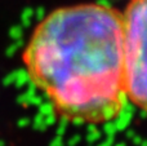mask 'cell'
Here are the masks:
<instances>
[{
	"label": "cell",
	"instance_id": "7a4b0ae2",
	"mask_svg": "<svg viewBox=\"0 0 147 146\" xmlns=\"http://www.w3.org/2000/svg\"><path fill=\"white\" fill-rule=\"evenodd\" d=\"M123 91L129 102L146 107V0H130L121 17Z\"/></svg>",
	"mask_w": 147,
	"mask_h": 146
},
{
	"label": "cell",
	"instance_id": "277c9868",
	"mask_svg": "<svg viewBox=\"0 0 147 146\" xmlns=\"http://www.w3.org/2000/svg\"><path fill=\"white\" fill-rule=\"evenodd\" d=\"M30 83L28 72L23 69L16 70V78H14V85L17 88H25Z\"/></svg>",
	"mask_w": 147,
	"mask_h": 146
},
{
	"label": "cell",
	"instance_id": "9a60e30c",
	"mask_svg": "<svg viewBox=\"0 0 147 146\" xmlns=\"http://www.w3.org/2000/svg\"><path fill=\"white\" fill-rule=\"evenodd\" d=\"M80 140H81L80 135H74V136H71L67 140V146H76L80 142Z\"/></svg>",
	"mask_w": 147,
	"mask_h": 146
},
{
	"label": "cell",
	"instance_id": "8fae6325",
	"mask_svg": "<svg viewBox=\"0 0 147 146\" xmlns=\"http://www.w3.org/2000/svg\"><path fill=\"white\" fill-rule=\"evenodd\" d=\"M9 36L13 39V40H20V39H23V30L21 26H14V27L10 28L9 31Z\"/></svg>",
	"mask_w": 147,
	"mask_h": 146
},
{
	"label": "cell",
	"instance_id": "9c48e42d",
	"mask_svg": "<svg viewBox=\"0 0 147 146\" xmlns=\"http://www.w3.org/2000/svg\"><path fill=\"white\" fill-rule=\"evenodd\" d=\"M21 47H23V39H20V40H16L14 43L12 44V45H9L7 48V51H5V53H7L8 57H13L16 54V52L18 51V49L21 48Z\"/></svg>",
	"mask_w": 147,
	"mask_h": 146
},
{
	"label": "cell",
	"instance_id": "6da1fadb",
	"mask_svg": "<svg viewBox=\"0 0 147 146\" xmlns=\"http://www.w3.org/2000/svg\"><path fill=\"white\" fill-rule=\"evenodd\" d=\"M121 16L111 7L61 8L36 28L25 52L28 78L69 122L114 120L123 91Z\"/></svg>",
	"mask_w": 147,
	"mask_h": 146
},
{
	"label": "cell",
	"instance_id": "ba28073f",
	"mask_svg": "<svg viewBox=\"0 0 147 146\" xmlns=\"http://www.w3.org/2000/svg\"><path fill=\"white\" fill-rule=\"evenodd\" d=\"M103 132H105V135H106V137H115L117 131L114 124V120H109L103 124Z\"/></svg>",
	"mask_w": 147,
	"mask_h": 146
},
{
	"label": "cell",
	"instance_id": "ffe728a7",
	"mask_svg": "<svg viewBox=\"0 0 147 146\" xmlns=\"http://www.w3.org/2000/svg\"><path fill=\"white\" fill-rule=\"evenodd\" d=\"M132 140H133V142H134L136 145H141V144H142V142H143L142 137H141V136H137V135H136V136L133 137Z\"/></svg>",
	"mask_w": 147,
	"mask_h": 146
},
{
	"label": "cell",
	"instance_id": "8992f818",
	"mask_svg": "<svg viewBox=\"0 0 147 146\" xmlns=\"http://www.w3.org/2000/svg\"><path fill=\"white\" fill-rule=\"evenodd\" d=\"M38 107H39V114H41L43 116H48V115H52V114H56V111H54V106L52 105V102L48 101V100L43 101Z\"/></svg>",
	"mask_w": 147,
	"mask_h": 146
},
{
	"label": "cell",
	"instance_id": "4fadbf2b",
	"mask_svg": "<svg viewBox=\"0 0 147 146\" xmlns=\"http://www.w3.org/2000/svg\"><path fill=\"white\" fill-rule=\"evenodd\" d=\"M14 78H16V70L12 72H9V74L7 75V76L3 79V84L5 85V87H9V85H13L14 84Z\"/></svg>",
	"mask_w": 147,
	"mask_h": 146
},
{
	"label": "cell",
	"instance_id": "d6986e66",
	"mask_svg": "<svg viewBox=\"0 0 147 146\" xmlns=\"http://www.w3.org/2000/svg\"><path fill=\"white\" fill-rule=\"evenodd\" d=\"M114 137H106V140L105 141H102L99 145H97V146H112L114 145Z\"/></svg>",
	"mask_w": 147,
	"mask_h": 146
},
{
	"label": "cell",
	"instance_id": "52a82bcc",
	"mask_svg": "<svg viewBox=\"0 0 147 146\" xmlns=\"http://www.w3.org/2000/svg\"><path fill=\"white\" fill-rule=\"evenodd\" d=\"M32 126L36 131H47L48 127H47L45 122H44V116L41 114L38 113V115L34 118V122H32Z\"/></svg>",
	"mask_w": 147,
	"mask_h": 146
},
{
	"label": "cell",
	"instance_id": "2e32d148",
	"mask_svg": "<svg viewBox=\"0 0 147 146\" xmlns=\"http://www.w3.org/2000/svg\"><path fill=\"white\" fill-rule=\"evenodd\" d=\"M44 122H45V124H47V127H51V126H53L54 123L57 122V116H56V114H52V115H48V116H44Z\"/></svg>",
	"mask_w": 147,
	"mask_h": 146
},
{
	"label": "cell",
	"instance_id": "5b68a950",
	"mask_svg": "<svg viewBox=\"0 0 147 146\" xmlns=\"http://www.w3.org/2000/svg\"><path fill=\"white\" fill-rule=\"evenodd\" d=\"M102 137V132L99 129H97V127L94 124H89L88 127V135H86V141L89 144H96L97 141H99Z\"/></svg>",
	"mask_w": 147,
	"mask_h": 146
},
{
	"label": "cell",
	"instance_id": "603a6c76",
	"mask_svg": "<svg viewBox=\"0 0 147 146\" xmlns=\"http://www.w3.org/2000/svg\"><path fill=\"white\" fill-rule=\"evenodd\" d=\"M0 146H5V142L3 140H0Z\"/></svg>",
	"mask_w": 147,
	"mask_h": 146
},
{
	"label": "cell",
	"instance_id": "ac0fdd59",
	"mask_svg": "<svg viewBox=\"0 0 147 146\" xmlns=\"http://www.w3.org/2000/svg\"><path fill=\"white\" fill-rule=\"evenodd\" d=\"M51 146H65V142H63V139L62 137H57L51 142Z\"/></svg>",
	"mask_w": 147,
	"mask_h": 146
},
{
	"label": "cell",
	"instance_id": "7c38bea8",
	"mask_svg": "<svg viewBox=\"0 0 147 146\" xmlns=\"http://www.w3.org/2000/svg\"><path fill=\"white\" fill-rule=\"evenodd\" d=\"M34 14V12L31 9H26L25 12H23L22 14V25L23 27H28V25H30V17Z\"/></svg>",
	"mask_w": 147,
	"mask_h": 146
},
{
	"label": "cell",
	"instance_id": "30bf717a",
	"mask_svg": "<svg viewBox=\"0 0 147 146\" xmlns=\"http://www.w3.org/2000/svg\"><path fill=\"white\" fill-rule=\"evenodd\" d=\"M67 124H69V120L65 118H61L58 122V127L56 129V136L57 137H63L65 133L67 131Z\"/></svg>",
	"mask_w": 147,
	"mask_h": 146
},
{
	"label": "cell",
	"instance_id": "5bb4252c",
	"mask_svg": "<svg viewBox=\"0 0 147 146\" xmlns=\"http://www.w3.org/2000/svg\"><path fill=\"white\" fill-rule=\"evenodd\" d=\"M44 101V98H43V96H40V95H34L32 97L30 98V105H35V106H39L41 102Z\"/></svg>",
	"mask_w": 147,
	"mask_h": 146
},
{
	"label": "cell",
	"instance_id": "e0dca14e",
	"mask_svg": "<svg viewBox=\"0 0 147 146\" xmlns=\"http://www.w3.org/2000/svg\"><path fill=\"white\" fill-rule=\"evenodd\" d=\"M31 123V119L30 118H21V119H18V122H17V126L20 127V128H26V127L28 126V124Z\"/></svg>",
	"mask_w": 147,
	"mask_h": 146
},
{
	"label": "cell",
	"instance_id": "7402d4cb",
	"mask_svg": "<svg viewBox=\"0 0 147 146\" xmlns=\"http://www.w3.org/2000/svg\"><path fill=\"white\" fill-rule=\"evenodd\" d=\"M114 146H127L124 144V142H119V144H116V145H114Z\"/></svg>",
	"mask_w": 147,
	"mask_h": 146
},
{
	"label": "cell",
	"instance_id": "3957f363",
	"mask_svg": "<svg viewBox=\"0 0 147 146\" xmlns=\"http://www.w3.org/2000/svg\"><path fill=\"white\" fill-rule=\"evenodd\" d=\"M134 105L132 102L128 101L124 106L121 107V110L119 111V114L116 115V118L114 119V124L116 127V131H125L129 127L130 122L133 119V114H134Z\"/></svg>",
	"mask_w": 147,
	"mask_h": 146
},
{
	"label": "cell",
	"instance_id": "44dd1931",
	"mask_svg": "<svg viewBox=\"0 0 147 146\" xmlns=\"http://www.w3.org/2000/svg\"><path fill=\"white\" fill-rule=\"evenodd\" d=\"M134 136H136V133L132 131V129H127V139L128 140H132Z\"/></svg>",
	"mask_w": 147,
	"mask_h": 146
}]
</instances>
